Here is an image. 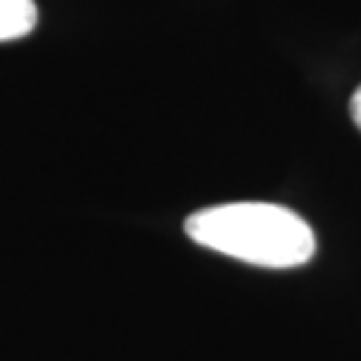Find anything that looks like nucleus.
I'll return each instance as SVG.
<instances>
[{
	"instance_id": "obj_1",
	"label": "nucleus",
	"mask_w": 361,
	"mask_h": 361,
	"mask_svg": "<svg viewBox=\"0 0 361 361\" xmlns=\"http://www.w3.org/2000/svg\"><path fill=\"white\" fill-rule=\"evenodd\" d=\"M198 246L259 268H297L316 252V235L297 212L276 204H222L185 219Z\"/></svg>"
},
{
	"instance_id": "obj_2",
	"label": "nucleus",
	"mask_w": 361,
	"mask_h": 361,
	"mask_svg": "<svg viewBox=\"0 0 361 361\" xmlns=\"http://www.w3.org/2000/svg\"><path fill=\"white\" fill-rule=\"evenodd\" d=\"M38 25L35 0H0V43L30 35Z\"/></svg>"
},
{
	"instance_id": "obj_3",
	"label": "nucleus",
	"mask_w": 361,
	"mask_h": 361,
	"mask_svg": "<svg viewBox=\"0 0 361 361\" xmlns=\"http://www.w3.org/2000/svg\"><path fill=\"white\" fill-rule=\"evenodd\" d=\"M350 118H353V123L361 129V86L350 97Z\"/></svg>"
}]
</instances>
